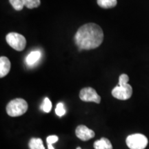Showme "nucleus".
Returning a JSON list of instances; mask_svg holds the SVG:
<instances>
[{"mask_svg":"<svg viewBox=\"0 0 149 149\" xmlns=\"http://www.w3.org/2000/svg\"><path fill=\"white\" fill-rule=\"evenodd\" d=\"M10 69V61L6 57H0V77H4Z\"/></svg>","mask_w":149,"mask_h":149,"instance_id":"obj_8","label":"nucleus"},{"mask_svg":"<svg viewBox=\"0 0 149 149\" xmlns=\"http://www.w3.org/2000/svg\"><path fill=\"white\" fill-rule=\"evenodd\" d=\"M59 140V137L57 135H50L46 138L47 144L53 145Z\"/></svg>","mask_w":149,"mask_h":149,"instance_id":"obj_18","label":"nucleus"},{"mask_svg":"<svg viewBox=\"0 0 149 149\" xmlns=\"http://www.w3.org/2000/svg\"><path fill=\"white\" fill-rule=\"evenodd\" d=\"M80 100L86 102H95V103L100 104L101 102V97L96 92L94 88L91 87L84 88L79 92Z\"/></svg>","mask_w":149,"mask_h":149,"instance_id":"obj_6","label":"nucleus"},{"mask_svg":"<svg viewBox=\"0 0 149 149\" xmlns=\"http://www.w3.org/2000/svg\"><path fill=\"white\" fill-rule=\"evenodd\" d=\"M75 134L82 141H88L95 137V132L84 125L78 126L75 130Z\"/></svg>","mask_w":149,"mask_h":149,"instance_id":"obj_7","label":"nucleus"},{"mask_svg":"<svg viewBox=\"0 0 149 149\" xmlns=\"http://www.w3.org/2000/svg\"><path fill=\"white\" fill-rule=\"evenodd\" d=\"M76 149H81V148H80V147H77V148H76Z\"/></svg>","mask_w":149,"mask_h":149,"instance_id":"obj_20","label":"nucleus"},{"mask_svg":"<svg viewBox=\"0 0 149 149\" xmlns=\"http://www.w3.org/2000/svg\"><path fill=\"white\" fill-rule=\"evenodd\" d=\"M41 56H42V54H41L40 51H35L31 52V53L28 55L26 58V63L28 66H33L40 60Z\"/></svg>","mask_w":149,"mask_h":149,"instance_id":"obj_10","label":"nucleus"},{"mask_svg":"<svg viewBox=\"0 0 149 149\" xmlns=\"http://www.w3.org/2000/svg\"><path fill=\"white\" fill-rule=\"evenodd\" d=\"M129 81V77L126 74H122L119 78V86L127 84Z\"/></svg>","mask_w":149,"mask_h":149,"instance_id":"obj_17","label":"nucleus"},{"mask_svg":"<svg viewBox=\"0 0 149 149\" xmlns=\"http://www.w3.org/2000/svg\"><path fill=\"white\" fill-rule=\"evenodd\" d=\"M133 94V88L130 84L117 86L112 91V95L117 100H127Z\"/></svg>","mask_w":149,"mask_h":149,"instance_id":"obj_5","label":"nucleus"},{"mask_svg":"<svg viewBox=\"0 0 149 149\" xmlns=\"http://www.w3.org/2000/svg\"><path fill=\"white\" fill-rule=\"evenodd\" d=\"M97 4L102 8H111L117 5V0H97Z\"/></svg>","mask_w":149,"mask_h":149,"instance_id":"obj_12","label":"nucleus"},{"mask_svg":"<svg viewBox=\"0 0 149 149\" xmlns=\"http://www.w3.org/2000/svg\"><path fill=\"white\" fill-rule=\"evenodd\" d=\"M6 40L11 48L17 51H24L26 45V40L25 37L17 33L12 32L8 33L6 37Z\"/></svg>","mask_w":149,"mask_h":149,"instance_id":"obj_3","label":"nucleus"},{"mask_svg":"<svg viewBox=\"0 0 149 149\" xmlns=\"http://www.w3.org/2000/svg\"><path fill=\"white\" fill-rule=\"evenodd\" d=\"M30 149H46L43 144V141L40 138H32L29 144Z\"/></svg>","mask_w":149,"mask_h":149,"instance_id":"obj_11","label":"nucleus"},{"mask_svg":"<svg viewBox=\"0 0 149 149\" xmlns=\"http://www.w3.org/2000/svg\"><path fill=\"white\" fill-rule=\"evenodd\" d=\"M48 149H55V148H54L53 145L48 144Z\"/></svg>","mask_w":149,"mask_h":149,"instance_id":"obj_19","label":"nucleus"},{"mask_svg":"<svg viewBox=\"0 0 149 149\" xmlns=\"http://www.w3.org/2000/svg\"><path fill=\"white\" fill-rule=\"evenodd\" d=\"M55 113L57 115H58L59 117H61L65 115V113H66V110L64 109V104L61 103V102L60 103L57 104L55 109Z\"/></svg>","mask_w":149,"mask_h":149,"instance_id":"obj_16","label":"nucleus"},{"mask_svg":"<svg viewBox=\"0 0 149 149\" xmlns=\"http://www.w3.org/2000/svg\"><path fill=\"white\" fill-rule=\"evenodd\" d=\"M28 103L22 98H16L11 100L6 106V113L10 117H19L27 111Z\"/></svg>","mask_w":149,"mask_h":149,"instance_id":"obj_2","label":"nucleus"},{"mask_svg":"<svg viewBox=\"0 0 149 149\" xmlns=\"http://www.w3.org/2000/svg\"><path fill=\"white\" fill-rule=\"evenodd\" d=\"M9 2L12 5L15 10L17 11L22 10L24 6L22 0H9Z\"/></svg>","mask_w":149,"mask_h":149,"instance_id":"obj_14","label":"nucleus"},{"mask_svg":"<svg viewBox=\"0 0 149 149\" xmlns=\"http://www.w3.org/2000/svg\"><path fill=\"white\" fill-rule=\"evenodd\" d=\"M24 6L27 7L29 9L37 8L41 4L40 0H22Z\"/></svg>","mask_w":149,"mask_h":149,"instance_id":"obj_13","label":"nucleus"},{"mask_svg":"<svg viewBox=\"0 0 149 149\" xmlns=\"http://www.w3.org/2000/svg\"><path fill=\"white\" fill-rule=\"evenodd\" d=\"M93 147L95 149H113L111 142L106 137H102L99 140L95 141Z\"/></svg>","mask_w":149,"mask_h":149,"instance_id":"obj_9","label":"nucleus"},{"mask_svg":"<svg viewBox=\"0 0 149 149\" xmlns=\"http://www.w3.org/2000/svg\"><path fill=\"white\" fill-rule=\"evenodd\" d=\"M41 108H42V109L45 113H49V112H51L52 109V103L51 100L48 97H46L44 99V102H43L42 106L41 107Z\"/></svg>","mask_w":149,"mask_h":149,"instance_id":"obj_15","label":"nucleus"},{"mask_svg":"<svg viewBox=\"0 0 149 149\" xmlns=\"http://www.w3.org/2000/svg\"><path fill=\"white\" fill-rule=\"evenodd\" d=\"M74 42L78 48L82 50H92L102 44L104 33L97 24L89 23L81 26L74 37Z\"/></svg>","mask_w":149,"mask_h":149,"instance_id":"obj_1","label":"nucleus"},{"mask_svg":"<svg viewBox=\"0 0 149 149\" xmlns=\"http://www.w3.org/2000/svg\"><path fill=\"white\" fill-rule=\"evenodd\" d=\"M126 143L130 149H144L148 145V139L142 134H133L128 136Z\"/></svg>","mask_w":149,"mask_h":149,"instance_id":"obj_4","label":"nucleus"}]
</instances>
